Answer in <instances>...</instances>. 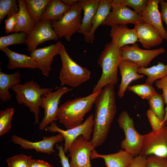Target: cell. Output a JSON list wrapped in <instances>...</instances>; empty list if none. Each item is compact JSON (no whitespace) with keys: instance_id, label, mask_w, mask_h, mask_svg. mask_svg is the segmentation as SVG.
Here are the masks:
<instances>
[{"instance_id":"obj_35","label":"cell","mask_w":167,"mask_h":167,"mask_svg":"<svg viewBox=\"0 0 167 167\" xmlns=\"http://www.w3.org/2000/svg\"><path fill=\"white\" fill-rule=\"evenodd\" d=\"M17 3L18 1L16 0H0V23L6 15L15 12H18Z\"/></svg>"},{"instance_id":"obj_41","label":"cell","mask_w":167,"mask_h":167,"mask_svg":"<svg viewBox=\"0 0 167 167\" xmlns=\"http://www.w3.org/2000/svg\"><path fill=\"white\" fill-rule=\"evenodd\" d=\"M147 157L140 155L134 157L127 167H146Z\"/></svg>"},{"instance_id":"obj_23","label":"cell","mask_w":167,"mask_h":167,"mask_svg":"<svg viewBox=\"0 0 167 167\" xmlns=\"http://www.w3.org/2000/svg\"><path fill=\"white\" fill-rule=\"evenodd\" d=\"M0 50L4 52L8 58L7 67L9 69L13 70L20 68L32 69L38 68L36 62L31 56L15 52L8 47Z\"/></svg>"},{"instance_id":"obj_6","label":"cell","mask_w":167,"mask_h":167,"mask_svg":"<svg viewBox=\"0 0 167 167\" xmlns=\"http://www.w3.org/2000/svg\"><path fill=\"white\" fill-rule=\"evenodd\" d=\"M80 0L71 6L70 9L59 20L51 21L52 27L59 38L64 37L68 41L72 36L78 32L81 25L83 8Z\"/></svg>"},{"instance_id":"obj_25","label":"cell","mask_w":167,"mask_h":167,"mask_svg":"<svg viewBox=\"0 0 167 167\" xmlns=\"http://www.w3.org/2000/svg\"><path fill=\"white\" fill-rule=\"evenodd\" d=\"M17 22L14 33L24 32L28 34L36 24L27 10L24 0L18 1Z\"/></svg>"},{"instance_id":"obj_7","label":"cell","mask_w":167,"mask_h":167,"mask_svg":"<svg viewBox=\"0 0 167 167\" xmlns=\"http://www.w3.org/2000/svg\"><path fill=\"white\" fill-rule=\"evenodd\" d=\"M117 122L124 132L125 138L121 142V148L134 157L139 155L143 140V135L135 129L133 119L126 111L119 114Z\"/></svg>"},{"instance_id":"obj_2","label":"cell","mask_w":167,"mask_h":167,"mask_svg":"<svg viewBox=\"0 0 167 167\" xmlns=\"http://www.w3.org/2000/svg\"><path fill=\"white\" fill-rule=\"evenodd\" d=\"M100 91L68 101L61 105L57 113L60 122L66 129L82 124L84 116L91 110Z\"/></svg>"},{"instance_id":"obj_43","label":"cell","mask_w":167,"mask_h":167,"mask_svg":"<svg viewBox=\"0 0 167 167\" xmlns=\"http://www.w3.org/2000/svg\"><path fill=\"white\" fill-rule=\"evenodd\" d=\"M161 14L162 21L165 23L166 25V31L167 32V0H160Z\"/></svg>"},{"instance_id":"obj_1","label":"cell","mask_w":167,"mask_h":167,"mask_svg":"<svg viewBox=\"0 0 167 167\" xmlns=\"http://www.w3.org/2000/svg\"><path fill=\"white\" fill-rule=\"evenodd\" d=\"M115 86L109 84L104 87L94 103V124L90 140L95 148L101 145L106 140L116 113Z\"/></svg>"},{"instance_id":"obj_28","label":"cell","mask_w":167,"mask_h":167,"mask_svg":"<svg viewBox=\"0 0 167 167\" xmlns=\"http://www.w3.org/2000/svg\"><path fill=\"white\" fill-rule=\"evenodd\" d=\"M137 72L139 74L147 75L145 83L152 85L155 81L167 75V64L165 65L164 63L158 62L156 65L150 67H139Z\"/></svg>"},{"instance_id":"obj_33","label":"cell","mask_w":167,"mask_h":167,"mask_svg":"<svg viewBox=\"0 0 167 167\" xmlns=\"http://www.w3.org/2000/svg\"><path fill=\"white\" fill-rule=\"evenodd\" d=\"M126 90L132 92L142 99L147 100L157 93L152 85L146 83L129 86Z\"/></svg>"},{"instance_id":"obj_34","label":"cell","mask_w":167,"mask_h":167,"mask_svg":"<svg viewBox=\"0 0 167 167\" xmlns=\"http://www.w3.org/2000/svg\"><path fill=\"white\" fill-rule=\"evenodd\" d=\"M148 0H112L113 4L128 6L139 15L144 10Z\"/></svg>"},{"instance_id":"obj_11","label":"cell","mask_w":167,"mask_h":167,"mask_svg":"<svg viewBox=\"0 0 167 167\" xmlns=\"http://www.w3.org/2000/svg\"><path fill=\"white\" fill-rule=\"evenodd\" d=\"M94 149L90 140L84 139L82 135L77 138L68 151L71 167H92L90 155Z\"/></svg>"},{"instance_id":"obj_13","label":"cell","mask_w":167,"mask_h":167,"mask_svg":"<svg viewBox=\"0 0 167 167\" xmlns=\"http://www.w3.org/2000/svg\"><path fill=\"white\" fill-rule=\"evenodd\" d=\"M59 39L58 35L52 27L51 21L40 20L28 34L25 44L27 46V51L31 52L44 42L57 41Z\"/></svg>"},{"instance_id":"obj_3","label":"cell","mask_w":167,"mask_h":167,"mask_svg":"<svg viewBox=\"0 0 167 167\" xmlns=\"http://www.w3.org/2000/svg\"><path fill=\"white\" fill-rule=\"evenodd\" d=\"M122 60L120 48L111 41L107 43L97 61L98 64L102 69V74L92 92L100 91L108 84H117L118 68Z\"/></svg>"},{"instance_id":"obj_42","label":"cell","mask_w":167,"mask_h":167,"mask_svg":"<svg viewBox=\"0 0 167 167\" xmlns=\"http://www.w3.org/2000/svg\"><path fill=\"white\" fill-rule=\"evenodd\" d=\"M56 148L58 150V155L59 157L60 161L62 167H71L68 158L66 156L63 150V147L62 145H56Z\"/></svg>"},{"instance_id":"obj_21","label":"cell","mask_w":167,"mask_h":167,"mask_svg":"<svg viewBox=\"0 0 167 167\" xmlns=\"http://www.w3.org/2000/svg\"><path fill=\"white\" fill-rule=\"evenodd\" d=\"M112 8V0H100L97 10L92 21L91 30L84 36L86 42L93 43L96 30L106 19Z\"/></svg>"},{"instance_id":"obj_9","label":"cell","mask_w":167,"mask_h":167,"mask_svg":"<svg viewBox=\"0 0 167 167\" xmlns=\"http://www.w3.org/2000/svg\"><path fill=\"white\" fill-rule=\"evenodd\" d=\"M94 124V115L91 114L82 124L71 129L65 130L62 129L54 121L46 129L49 132H58L62 135L64 140L63 150L65 153H66L73 142L79 136L82 135L84 139L88 141L90 140Z\"/></svg>"},{"instance_id":"obj_22","label":"cell","mask_w":167,"mask_h":167,"mask_svg":"<svg viewBox=\"0 0 167 167\" xmlns=\"http://www.w3.org/2000/svg\"><path fill=\"white\" fill-rule=\"evenodd\" d=\"M134 156L123 149L109 154H101L93 150L90 155L91 159L97 158L103 159L106 167H127Z\"/></svg>"},{"instance_id":"obj_8","label":"cell","mask_w":167,"mask_h":167,"mask_svg":"<svg viewBox=\"0 0 167 167\" xmlns=\"http://www.w3.org/2000/svg\"><path fill=\"white\" fill-rule=\"evenodd\" d=\"M143 136L139 155L146 157L152 155L167 159V125Z\"/></svg>"},{"instance_id":"obj_17","label":"cell","mask_w":167,"mask_h":167,"mask_svg":"<svg viewBox=\"0 0 167 167\" xmlns=\"http://www.w3.org/2000/svg\"><path fill=\"white\" fill-rule=\"evenodd\" d=\"M159 0H148L146 7L139 15L144 22L153 26L161 36L167 41V32L162 23L158 9Z\"/></svg>"},{"instance_id":"obj_16","label":"cell","mask_w":167,"mask_h":167,"mask_svg":"<svg viewBox=\"0 0 167 167\" xmlns=\"http://www.w3.org/2000/svg\"><path fill=\"white\" fill-rule=\"evenodd\" d=\"M63 140L64 137L60 133L49 137L44 136L42 140L35 142L31 141L17 135H13L11 138V141L13 143L19 145L24 149H34L37 152L49 155L55 152L54 148V145Z\"/></svg>"},{"instance_id":"obj_26","label":"cell","mask_w":167,"mask_h":167,"mask_svg":"<svg viewBox=\"0 0 167 167\" xmlns=\"http://www.w3.org/2000/svg\"><path fill=\"white\" fill-rule=\"evenodd\" d=\"M21 75L19 71L11 74L0 71V99L2 101H9L11 98L9 89L13 86L20 84Z\"/></svg>"},{"instance_id":"obj_31","label":"cell","mask_w":167,"mask_h":167,"mask_svg":"<svg viewBox=\"0 0 167 167\" xmlns=\"http://www.w3.org/2000/svg\"><path fill=\"white\" fill-rule=\"evenodd\" d=\"M28 34L24 32L14 33L0 37V49L11 45L25 44Z\"/></svg>"},{"instance_id":"obj_10","label":"cell","mask_w":167,"mask_h":167,"mask_svg":"<svg viewBox=\"0 0 167 167\" xmlns=\"http://www.w3.org/2000/svg\"><path fill=\"white\" fill-rule=\"evenodd\" d=\"M120 49L122 60L131 62L139 67L147 68L155 58L166 52L163 47L151 50L142 49L136 43L130 46H124Z\"/></svg>"},{"instance_id":"obj_18","label":"cell","mask_w":167,"mask_h":167,"mask_svg":"<svg viewBox=\"0 0 167 167\" xmlns=\"http://www.w3.org/2000/svg\"><path fill=\"white\" fill-rule=\"evenodd\" d=\"M134 28L138 41L144 48L149 49L162 43L164 39L150 24L143 22L135 24Z\"/></svg>"},{"instance_id":"obj_32","label":"cell","mask_w":167,"mask_h":167,"mask_svg":"<svg viewBox=\"0 0 167 167\" xmlns=\"http://www.w3.org/2000/svg\"><path fill=\"white\" fill-rule=\"evenodd\" d=\"M14 113L13 108H7L0 112V136L9 132L11 127V120Z\"/></svg>"},{"instance_id":"obj_39","label":"cell","mask_w":167,"mask_h":167,"mask_svg":"<svg viewBox=\"0 0 167 167\" xmlns=\"http://www.w3.org/2000/svg\"><path fill=\"white\" fill-rule=\"evenodd\" d=\"M146 167H167V159L154 155L147 157Z\"/></svg>"},{"instance_id":"obj_38","label":"cell","mask_w":167,"mask_h":167,"mask_svg":"<svg viewBox=\"0 0 167 167\" xmlns=\"http://www.w3.org/2000/svg\"><path fill=\"white\" fill-rule=\"evenodd\" d=\"M17 18L18 12H13L7 15L5 22V29L6 33L14 32L17 24Z\"/></svg>"},{"instance_id":"obj_44","label":"cell","mask_w":167,"mask_h":167,"mask_svg":"<svg viewBox=\"0 0 167 167\" xmlns=\"http://www.w3.org/2000/svg\"><path fill=\"white\" fill-rule=\"evenodd\" d=\"M29 167H54L47 162L40 160L32 159Z\"/></svg>"},{"instance_id":"obj_29","label":"cell","mask_w":167,"mask_h":167,"mask_svg":"<svg viewBox=\"0 0 167 167\" xmlns=\"http://www.w3.org/2000/svg\"><path fill=\"white\" fill-rule=\"evenodd\" d=\"M26 7L30 16L37 24L45 13L50 0H25Z\"/></svg>"},{"instance_id":"obj_5","label":"cell","mask_w":167,"mask_h":167,"mask_svg":"<svg viewBox=\"0 0 167 167\" xmlns=\"http://www.w3.org/2000/svg\"><path fill=\"white\" fill-rule=\"evenodd\" d=\"M59 55L62 64L59 75L62 86L68 85L76 88L89 79L91 74L90 71L73 61L68 55L63 45Z\"/></svg>"},{"instance_id":"obj_20","label":"cell","mask_w":167,"mask_h":167,"mask_svg":"<svg viewBox=\"0 0 167 167\" xmlns=\"http://www.w3.org/2000/svg\"><path fill=\"white\" fill-rule=\"evenodd\" d=\"M111 42L121 48L129 44H134L138 41L135 28H129L126 25H119L111 27L109 33Z\"/></svg>"},{"instance_id":"obj_40","label":"cell","mask_w":167,"mask_h":167,"mask_svg":"<svg viewBox=\"0 0 167 167\" xmlns=\"http://www.w3.org/2000/svg\"><path fill=\"white\" fill-rule=\"evenodd\" d=\"M147 115L152 128V131H156L165 125L149 109L147 111Z\"/></svg>"},{"instance_id":"obj_45","label":"cell","mask_w":167,"mask_h":167,"mask_svg":"<svg viewBox=\"0 0 167 167\" xmlns=\"http://www.w3.org/2000/svg\"><path fill=\"white\" fill-rule=\"evenodd\" d=\"M79 1V0H62L64 4L70 6L74 5Z\"/></svg>"},{"instance_id":"obj_37","label":"cell","mask_w":167,"mask_h":167,"mask_svg":"<svg viewBox=\"0 0 167 167\" xmlns=\"http://www.w3.org/2000/svg\"><path fill=\"white\" fill-rule=\"evenodd\" d=\"M155 84L157 88L161 89L162 91V95L163 97L166 106L165 109V116L162 122L165 124L167 123V75L165 77L157 80L155 82Z\"/></svg>"},{"instance_id":"obj_19","label":"cell","mask_w":167,"mask_h":167,"mask_svg":"<svg viewBox=\"0 0 167 167\" xmlns=\"http://www.w3.org/2000/svg\"><path fill=\"white\" fill-rule=\"evenodd\" d=\"M139 67L138 65L130 61L122 60L119 66L121 76L118 96L120 98H122L129 84L133 81L142 79L143 75L138 73L137 70Z\"/></svg>"},{"instance_id":"obj_12","label":"cell","mask_w":167,"mask_h":167,"mask_svg":"<svg viewBox=\"0 0 167 167\" xmlns=\"http://www.w3.org/2000/svg\"><path fill=\"white\" fill-rule=\"evenodd\" d=\"M71 89L67 87L59 88L56 91L51 92L42 96L44 115L41 122L39 123V129L40 130L45 129L49 125L58 120L57 113L58 105L61 97Z\"/></svg>"},{"instance_id":"obj_36","label":"cell","mask_w":167,"mask_h":167,"mask_svg":"<svg viewBox=\"0 0 167 167\" xmlns=\"http://www.w3.org/2000/svg\"><path fill=\"white\" fill-rule=\"evenodd\" d=\"M32 159L31 156L20 154L8 158L6 162L9 167H29Z\"/></svg>"},{"instance_id":"obj_24","label":"cell","mask_w":167,"mask_h":167,"mask_svg":"<svg viewBox=\"0 0 167 167\" xmlns=\"http://www.w3.org/2000/svg\"><path fill=\"white\" fill-rule=\"evenodd\" d=\"M100 0H80L84 11V15L78 32L85 36L90 32L92 22L99 5Z\"/></svg>"},{"instance_id":"obj_4","label":"cell","mask_w":167,"mask_h":167,"mask_svg":"<svg viewBox=\"0 0 167 167\" xmlns=\"http://www.w3.org/2000/svg\"><path fill=\"white\" fill-rule=\"evenodd\" d=\"M11 89L15 93L18 104L28 107L34 115L35 124H39L40 109L43 108L42 96L53 91V89L41 88L33 80L18 84L12 86Z\"/></svg>"},{"instance_id":"obj_14","label":"cell","mask_w":167,"mask_h":167,"mask_svg":"<svg viewBox=\"0 0 167 167\" xmlns=\"http://www.w3.org/2000/svg\"><path fill=\"white\" fill-rule=\"evenodd\" d=\"M63 45L62 42L58 41L55 44L36 49L30 52V56L37 64L38 69L41 71L42 74L45 77L49 76L54 57L59 54Z\"/></svg>"},{"instance_id":"obj_15","label":"cell","mask_w":167,"mask_h":167,"mask_svg":"<svg viewBox=\"0 0 167 167\" xmlns=\"http://www.w3.org/2000/svg\"><path fill=\"white\" fill-rule=\"evenodd\" d=\"M109 15L101 25L112 26L131 24L135 25L144 22L141 17L127 6L113 4Z\"/></svg>"},{"instance_id":"obj_27","label":"cell","mask_w":167,"mask_h":167,"mask_svg":"<svg viewBox=\"0 0 167 167\" xmlns=\"http://www.w3.org/2000/svg\"><path fill=\"white\" fill-rule=\"evenodd\" d=\"M71 6L60 0H50L41 20L56 21L59 20L70 9Z\"/></svg>"},{"instance_id":"obj_30","label":"cell","mask_w":167,"mask_h":167,"mask_svg":"<svg viewBox=\"0 0 167 167\" xmlns=\"http://www.w3.org/2000/svg\"><path fill=\"white\" fill-rule=\"evenodd\" d=\"M149 105V109L162 122L165 116V102L162 94L156 93L148 100Z\"/></svg>"}]
</instances>
